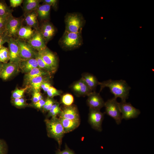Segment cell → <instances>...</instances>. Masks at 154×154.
I'll list each match as a JSON object with an SVG mask.
<instances>
[{"mask_svg": "<svg viewBox=\"0 0 154 154\" xmlns=\"http://www.w3.org/2000/svg\"><path fill=\"white\" fill-rule=\"evenodd\" d=\"M100 86L101 91L105 87H108L110 91L117 98H120L122 101H126L129 95L131 88L126 81L124 80H113L111 79L99 82Z\"/></svg>", "mask_w": 154, "mask_h": 154, "instance_id": "obj_1", "label": "cell"}, {"mask_svg": "<svg viewBox=\"0 0 154 154\" xmlns=\"http://www.w3.org/2000/svg\"><path fill=\"white\" fill-rule=\"evenodd\" d=\"M82 32L74 33L64 31L58 43L60 46L65 50L76 48L83 44Z\"/></svg>", "mask_w": 154, "mask_h": 154, "instance_id": "obj_2", "label": "cell"}, {"mask_svg": "<svg viewBox=\"0 0 154 154\" xmlns=\"http://www.w3.org/2000/svg\"><path fill=\"white\" fill-rule=\"evenodd\" d=\"M48 136L55 139L58 142L60 148L62 140L65 133L59 118L52 117L50 119L45 120Z\"/></svg>", "mask_w": 154, "mask_h": 154, "instance_id": "obj_3", "label": "cell"}, {"mask_svg": "<svg viewBox=\"0 0 154 154\" xmlns=\"http://www.w3.org/2000/svg\"><path fill=\"white\" fill-rule=\"evenodd\" d=\"M65 31L74 33L82 32L85 20L83 16L78 13H67L64 19Z\"/></svg>", "mask_w": 154, "mask_h": 154, "instance_id": "obj_4", "label": "cell"}, {"mask_svg": "<svg viewBox=\"0 0 154 154\" xmlns=\"http://www.w3.org/2000/svg\"><path fill=\"white\" fill-rule=\"evenodd\" d=\"M105 113L114 119L117 124H120L122 119L119 104L117 98L114 97L105 102Z\"/></svg>", "mask_w": 154, "mask_h": 154, "instance_id": "obj_5", "label": "cell"}, {"mask_svg": "<svg viewBox=\"0 0 154 154\" xmlns=\"http://www.w3.org/2000/svg\"><path fill=\"white\" fill-rule=\"evenodd\" d=\"M119 104L122 119L136 118L140 114L139 110L134 107L130 103L121 101Z\"/></svg>", "mask_w": 154, "mask_h": 154, "instance_id": "obj_6", "label": "cell"}, {"mask_svg": "<svg viewBox=\"0 0 154 154\" xmlns=\"http://www.w3.org/2000/svg\"><path fill=\"white\" fill-rule=\"evenodd\" d=\"M23 20L21 18L16 17L11 15L5 28L6 35L10 37L15 38L17 36L19 30L22 26Z\"/></svg>", "mask_w": 154, "mask_h": 154, "instance_id": "obj_7", "label": "cell"}, {"mask_svg": "<svg viewBox=\"0 0 154 154\" xmlns=\"http://www.w3.org/2000/svg\"><path fill=\"white\" fill-rule=\"evenodd\" d=\"M19 44V56L21 61L31 58H35L37 53L26 40L17 38L16 39Z\"/></svg>", "mask_w": 154, "mask_h": 154, "instance_id": "obj_8", "label": "cell"}, {"mask_svg": "<svg viewBox=\"0 0 154 154\" xmlns=\"http://www.w3.org/2000/svg\"><path fill=\"white\" fill-rule=\"evenodd\" d=\"M45 63L51 68L53 73L56 70L58 66L56 56L47 47L44 50L38 52Z\"/></svg>", "mask_w": 154, "mask_h": 154, "instance_id": "obj_9", "label": "cell"}, {"mask_svg": "<svg viewBox=\"0 0 154 154\" xmlns=\"http://www.w3.org/2000/svg\"><path fill=\"white\" fill-rule=\"evenodd\" d=\"M104 117V114L100 110L90 109L88 121L94 129L99 131H102V124Z\"/></svg>", "mask_w": 154, "mask_h": 154, "instance_id": "obj_10", "label": "cell"}, {"mask_svg": "<svg viewBox=\"0 0 154 154\" xmlns=\"http://www.w3.org/2000/svg\"><path fill=\"white\" fill-rule=\"evenodd\" d=\"M27 42L38 52L44 50L47 47L46 43L40 30H36L33 36Z\"/></svg>", "mask_w": 154, "mask_h": 154, "instance_id": "obj_11", "label": "cell"}, {"mask_svg": "<svg viewBox=\"0 0 154 154\" xmlns=\"http://www.w3.org/2000/svg\"><path fill=\"white\" fill-rule=\"evenodd\" d=\"M10 54V62L18 64L21 61L19 44L16 39L10 37L7 42Z\"/></svg>", "mask_w": 154, "mask_h": 154, "instance_id": "obj_12", "label": "cell"}, {"mask_svg": "<svg viewBox=\"0 0 154 154\" xmlns=\"http://www.w3.org/2000/svg\"><path fill=\"white\" fill-rule=\"evenodd\" d=\"M87 104L90 109L100 110L104 106L105 102L99 93L92 92L88 96Z\"/></svg>", "mask_w": 154, "mask_h": 154, "instance_id": "obj_13", "label": "cell"}, {"mask_svg": "<svg viewBox=\"0 0 154 154\" xmlns=\"http://www.w3.org/2000/svg\"><path fill=\"white\" fill-rule=\"evenodd\" d=\"M59 118L71 120H80L78 111L74 105L65 106L59 114Z\"/></svg>", "mask_w": 154, "mask_h": 154, "instance_id": "obj_14", "label": "cell"}, {"mask_svg": "<svg viewBox=\"0 0 154 154\" xmlns=\"http://www.w3.org/2000/svg\"><path fill=\"white\" fill-rule=\"evenodd\" d=\"M18 64L9 62L3 63L0 78L4 80H8L17 69Z\"/></svg>", "mask_w": 154, "mask_h": 154, "instance_id": "obj_15", "label": "cell"}, {"mask_svg": "<svg viewBox=\"0 0 154 154\" xmlns=\"http://www.w3.org/2000/svg\"><path fill=\"white\" fill-rule=\"evenodd\" d=\"M72 88L74 92L79 96H88L92 92L82 78L73 84Z\"/></svg>", "mask_w": 154, "mask_h": 154, "instance_id": "obj_16", "label": "cell"}, {"mask_svg": "<svg viewBox=\"0 0 154 154\" xmlns=\"http://www.w3.org/2000/svg\"><path fill=\"white\" fill-rule=\"evenodd\" d=\"M40 31L46 44L53 37L56 31L53 25L47 21L42 24Z\"/></svg>", "mask_w": 154, "mask_h": 154, "instance_id": "obj_17", "label": "cell"}, {"mask_svg": "<svg viewBox=\"0 0 154 154\" xmlns=\"http://www.w3.org/2000/svg\"><path fill=\"white\" fill-rule=\"evenodd\" d=\"M63 127L64 133L71 132L79 125L80 120H74L59 118Z\"/></svg>", "mask_w": 154, "mask_h": 154, "instance_id": "obj_18", "label": "cell"}, {"mask_svg": "<svg viewBox=\"0 0 154 154\" xmlns=\"http://www.w3.org/2000/svg\"><path fill=\"white\" fill-rule=\"evenodd\" d=\"M36 31L28 26H22L18 32L17 36L18 38L27 40L33 36Z\"/></svg>", "mask_w": 154, "mask_h": 154, "instance_id": "obj_19", "label": "cell"}, {"mask_svg": "<svg viewBox=\"0 0 154 154\" xmlns=\"http://www.w3.org/2000/svg\"><path fill=\"white\" fill-rule=\"evenodd\" d=\"M38 17L35 11L25 13L24 19L27 26L37 29L38 26Z\"/></svg>", "mask_w": 154, "mask_h": 154, "instance_id": "obj_20", "label": "cell"}, {"mask_svg": "<svg viewBox=\"0 0 154 154\" xmlns=\"http://www.w3.org/2000/svg\"><path fill=\"white\" fill-rule=\"evenodd\" d=\"M19 63L21 69L27 73L33 69L38 67V63L35 58L21 61Z\"/></svg>", "mask_w": 154, "mask_h": 154, "instance_id": "obj_21", "label": "cell"}, {"mask_svg": "<svg viewBox=\"0 0 154 154\" xmlns=\"http://www.w3.org/2000/svg\"><path fill=\"white\" fill-rule=\"evenodd\" d=\"M81 78L89 88L92 91L98 85L99 82L96 78L92 74L86 73L84 74Z\"/></svg>", "mask_w": 154, "mask_h": 154, "instance_id": "obj_22", "label": "cell"}, {"mask_svg": "<svg viewBox=\"0 0 154 154\" xmlns=\"http://www.w3.org/2000/svg\"><path fill=\"white\" fill-rule=\"evenodd\" d=\"M39 5L35 10L38 16L42 20L48 19L50 15L51 6L46 4Z\"/></svg>", "mask_w": 154, "mask_h": 154, "instance_id": "obj_23", "label": "cell"}, {"mask_svg": "<svg viewBox=\"0 0 154 154\" xmlns=\"http://www.w3.org/2000/svg\"><path fill=\"white\" fill-rule=\"evenodd\" d=\"M49 74L46 72H45L38 67L35 68L28 73L25 76V81L29 83L33 78L39 76H44Z\"/></svg>", "mask_w": 154, "mask_h": 154, "instance_id": "obj_24", "label": "cell"}, {"mask_svg": "<svg viewBox=\"0 0 154 154\" xmlns=\"http://www.w3.org/2000/svg\"><path fill=\"white\" fill-rule=\"evenodd\" d=\"M40 1L39 0H25L23 1V11L26 13L35 11L40 5Z\"/></svg>", "mask_w": 154, "mask_h": 154, "instance_id": "obj_25", "label": "cell"}, {"mask_svg": "<svg viewBox=\"0 0 154 154\" xmlns=\"http://www.w3.org/2000/svg\"><path fill=\"white\" fill-rule=\"evenodd\" d=\"M44 76H39L33 79L29 83L34 92H39L42 84L45 82Z\"/></svg>", "mask_w": 154, "mask_h": 154, "instance_id": "obj_26", "label": "cell"}, {"mask_svg": "<svg viewBox=\"0 0 154 154\" xmlns=\"http://www.w3.org/2000/svg\"><path fill=\"white\" fill-rule=\"evenodd\" d=\"M10 54L8 48L3 46L0 49V62L6 63L10 60Z\"/></svg>", "mask_w": 154, "mask_h": 154, "instance_id": "obj_27", "label": "cell"}, {"mask_svg": "<svg viewBox=\"0 0 154 154\" xmlns=\"http://www.w3.org/2000/svg\"><path fill=\"white\" fill-rule=\"evenodd\" d=\"M35 58L37 61L39 68L45 70L49 74L53 73L51 68L43 61L37 52L35 55Z\"/></svg>", "mask_w": 154, "mask_h": 154, "instance_id": "obj_28", "label": "cell"}, {"mask_svg": "<svg viewBox=\"0 0 154 154\" xmlns=\"http://www.w3.org/2000/svg\"><path fill=\"white\" fill-rule=\"evenodd\" d=\"M61 111V109L59 107V104L58 103H54L49 111L48 116L56 117L58 114H60Z\"/></svg>", "mask_w": 154, "mask_h": 154, "instance_id": "obj_29", "label": "cell"}, {"mask_svg": "<svg viewBox=\"0 0 154 154\" xmlns=\"http://www.w3.org/2000/svg\"><path fill=\"white\" fill-rule=\"evenodd\" d=\"M12 14L11 9L3 1L0 0V16L8 15Z\"/></svg>", "mask_w": 154, "mask_h": 154, "instance_id": "obj_30", "label": "cell"}, {"mask_svg": "<svg viewBox=\"0 0 154 154\" xmlns=\"http://www.w3.org/2000/svg\"><path fill=\"white\" fill-rule=\"evenodd\" d=\"M74 101L73 96L70 94L67 93L64 95L61 99V102L65 106L71 105Z\"/></svg>", "mask_w": 154, "mask_h": 154, "instance_id": "obj_31", "label": "cell"}, {"mask_svg": "<svg viewBox=\"0 0 154 154\" xmlns=\"http://www.w3.org/2000/svg\"><path fill=\"white\" fill-rule=\"evenodd\" d=\"M28 87H26L23 88L19 89L17 88L13 92L12 97L13 99L22 98L26 90L28 88Z\"/></svg>", "mask_w": 154, "mask_h": 154, "instance_id": "obj_32", "label": "cell"}, {"mask_svg": "<svg viewBox=\"0 0 154 154\" xmlns=\"http://www.w3.org/2000/svg\"><path fill=\"white\" fill-rule=\"evenodd\" d=\"M47 94L49 97L52 98L55 96H60L61 92L52 86H51L47 92Z\"/></svg>", "mask_w": 154, "mask_h": 154, "instance_id": "obj_33", "label": "cell"}, {"mask_svg": "<svg viewBox=\"0 0 154 154\" xmlns=\"http://www.w3.org/2000/svg\"><path fill=\"white\" fill-rule=\"evenodd\" d=\"M12 14L0 16V29L5 28L7 23Z\"/></svg>", "mask_w": 154, "mask_h": 154, "instance_id": "obj_34", "label": "cell"}, {"mask_svg": "<svg viewBox=\"0 0 154 154\" xmlns=\"http://www.w3.org/2000/svg\"><path fill=\"white\" fill-rule=\"evenodd\" d=\"M54 101L51 99L48 98L45 101L42 109L45 112L49 111L54 103Z\"/></svg>", "mask_w": 154, "mask_h": 154, "instance_id": "obj_35", "label": "cell"}, {"mask_svg": "<svg viewBox=\"0 0 154 154\" xmlns=\"http://www.w3.org/2000/svg\"><path fill=\"white\" fill-rule=\"evenodd\" d=\"M56 154H75V153L66 145L64 149L62 151L60 150H58L56 152Z\"/></svg>", "mask_w": 154, "mask_h": 154, "instance_id": "obj_36", "label": "cell"}, {"mask_svg": "<svg viewBox=\"0 0 154 154\" xmlns=\"http://www.w3.org/2000/svg\"><path fill=\"white\" fill-rule=\"evenodd\" d=\"M42 99L41 93L38 92H34L33 95L32 100L35 103Z\"/></svg>", "mask_w": 154, "mask_h": 154, "instance_id": "obj_37", "label": "cell"}, {"mask_svg": "<svg viewBox=\"0 0 154 154\" xmlns=\"http://www.w3.org/2000/svg\"><path fill=\"white\" fill-rule=\"evenodd\" d=\"M14 103L15 106L17 107H22L25 105V101L22 98H15L14 99Z\"/></svg>", "mask_w": 154, "mask_h": 154, "instance_id": "obj_38", "label": "cell"}, {"mask_svg": "<svg viewBox=\"0 0 154 154\" xmlns=\"http://www.w3.org/2000/svg\"><path fill=\"white\" fill-rule=\"evenodd\" d=\"M10 37L7 35L6 33L0 37V49L3 46V44L7 42Z\"/></svg>", "mask_w": 154, "mask_h": 154, "instance_id": "obj_39", "label": "cell"}, {"mask_svg": "<svg viewBox=\"0 0 154 154\" xmlns=\"http://www.w3.org/2000/svg\"><path fill=\"white\" fill-rule=\"evenodd\" d=\"M42 1L44 3L52 6L55 9L57 8L58 3V1L57 0H44Z\"/></svg>", "mask_w": 154, "mask_h": 154, "instance_id": "obj_40", "label": "cell"}, {"mask_svg": "<svg viewBox=\"0 0 154 154\" xmlns=\"http://www.w3.org/2000/svg\"><path fill=\"white\" fill-rule=\"evenodd\" d=\"M23 1V0H9L11 6L13 7H16L20 5Z\"/></svg>", "mask_w": 154, "mask_h": 154, "instance_id": "obj_41", "label": "cell"}, {"mask_svg": "<svg viewBox=\"0 0 154 154\" xmlns=\"http://www.w3.org/2000/svg\"><path fill=\"white\" fill-rule=\"evenodd\" d=\"M45 101L42 99L38 102L34 103V106L35 107L38 109L42 108L45 104Z\"/></svg>", "mask_w": 154, "mask_h": 154, "instance_id": "obj_42", "label": "cell"}, {"mask_svg": "<svg viewBox=\"0 0 154 154\" xmlns=\"http://www.w3.org/2000/svg\"><path fill=\"white\" fill-rule=\"evenodd\" d=\"M51 86V85L49 83L45 82L42 84L41 88L42 89L44 92H47Z\"/></svg>", "mask_w": 154, "mask_h": 154, "instance_id": "obj_43", "label": "cell"}, {"mask_svg": "<svg viewBox=\"0 0 154 154\" xmlns=\"http://www.w3.org/2000/svg\"><path fill=\"white\" fill-rule=\"evenodd\" d=\"M6 151V147L4 143L0 140V154H5Z\"/></svg>", "mask_w": 154, "mask_h": 154, "instance_id": "obj_44", "label": "cell"}, {"mask_svg": "<svg viewBox=\"0 0 154 154\" xmlns=\"http://www.w3.org/2000/svg\"><path fill=\"white\" fill-rule=\"evenodd\" d=\"M6 33L5 28L0 29V37Z\"/></svg>", "mask_w": 154, "mask_h": 154, "instance_id": "obj_45", "label": "cell"}, {"mask_svg": "<svg viewBox=\"0 0 154 154\" xmlns=\"http://www.w3.org/2000/svg\"><path fill=\"white\" fill-rule=\"evenodd\" d=\"M2 64L0 62V74L2 69Z\"/></svg>", "mask_w": 154, "mask_h": 154, "instance_id": "obj_46", "label": "cell"}]
</instances>
